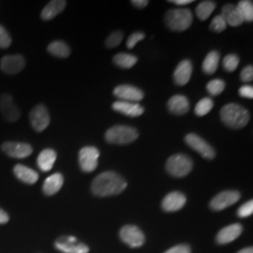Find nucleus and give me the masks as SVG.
<instances>
[{
  "instance_id": "1",
  "label": "nucleus",
  "mask_w": 253,
  "mask_h": 253,
  "mask_svg": "<svg viewBox=\"0 0 253 253\" xmlns=\"http://www.w3.org/2000/svg\"><path fill=\"white\" fill-rule=\"evenodd\" d=\"M126 188V180L120 174L112 171L100 173L91 185L92 192L100 197L118 195Z\"/></svg>"
},
{
  "instance_id": "2",
  "label": "nucleus",
  "mask_w": 253,
  "mask_h": 253,
  "mask_svg": "<svg viewBox=\"0 0 253 253\" xmlns=\"http://www.w3.org/2000/svg\"><path fill=\"white\" fill-rule=\"evenodd\" d=\"M222 122L232 128H242L250 121V113L247 109L236 103H229L220 110Z\"/></svg>"
},
{
  "instance_id": "3",
  "label": "nucleus",
  "mask_w": 253,
  "mask_h": 253,
  "mask_svg": "<svg viewBox=\"0 0 253 253\" xmlns=\"http://www.w3.org/2000/svg\"><path fill=\"white\" fill-rule=\"evenodd\" d=\"M139 133L132 126L117 125L109 128L105 133V139L110 144L127 145L134 142Z\"/></svg>"
},
{
  "instance_id": "4",
  "label": "nucleus",
  "mask_w": 253,
  "mask_h": 253,
  "mask_svg": "<svg viewBox=\"0 0 253 253\" xmlns=\"http://www.w3.org/2000/svg\"><path fill=\"white\" fill-rule=\"evenodd\" d=\"M193 16L188 9H170L166 12L165 22L167 27L173 31H184L190 28Z\"/></svg>"
},
{
  "instance_id": "5",
  "label": "nucleus",
  "mask_w": 253,
  "mask_h": 253,
  "mask_svg": "<svg viewBox=\"0 0 253 253\" xmlns=\"http://www.w3.org/2000/svg\"><path fill=\"white\" fill-rule=\"evenodd\" d=\"M193 167L192 161L187 155L175 154L171 156L166 163V170L174 177L188 175Z\"/></svg>"
},
{
  "instance_id": "6",
  "label": "nucleus",
  "mask_w": 253,
  "mask_h": 253,
  "mask_svg": "<svg viewBox=\"0 0 253 253\" xmlns=\"http://www.w3.org/2000/svg\"><path fill=\"white\" fill-rule=\"evenodd\" d=\"M100 151L95 146H84L79 152V164L82 171L91 172L98 167Z\"/></svg>"
},
{
  "instance_id": "7",
  "label": "nucleus",
  "mask_w": 253,
  "mask_h": 253,
  "mask_svg": "<svg viewBox=\"0 0 253 253\" xmlns=\"http://www.w3.org/2000/svg\"><path fill=\"white\" fill-rule=\"evenodd\" d=\"M185 142L190 148L198 152L203 158L207 160H212L216 156L214 148L206 140L195 133H189L185 137Z\"/></svg>"
},
{
  "instance_id": "8",
  "label": "nucleus",
  "mask_w": 253,
  "mask_h": 253,
  "mask_svg": "<svg viewBox=\"0 0 253 253\" xmlns=\"http://www.w3.org/2000/svg\"><path fill=\"white\" fill-rule=\"evenodd\" d=\"M55 248L63 253H88V247L75 236H60L54 243Z\"/></svg>"
},
{
  "instance_id": "9",
  "label": "nucleus",
  "mask_w": 253,
  "mask_h": 253,
  "mask_svg": "<svg viewBox=\"0 0 253 253\" xmlns=\"http://www.w3.org/2000/svg\"><path fill=\"white\" fill-rule=\"evenodd\" d=\"M241 197L240 192L236 190H225L218 193L210 202V208L216 211H220L235 205Z\"/></svg>"
},
{
  "instance_id": "10",
  "label": "nucleus",
  "mask_w": 253,
  "mask_h": 253,
  "mask_svg": "<svg viewBox=\"0 0 253 253\" xmlns=\"http://www.w3.org/2000/svg\"><path fill=\"white\" fill-rule=\"evenodd\" d=\"M29 119L31 126L38 132L43 131L50 124V115L47 108L42 104H39L32 109L29 114Z\"/></svg>"
},
{
  "instance_id": "11",
  "label": "nucleus",
  "mask_w": 253,
  "mask_h": 253,
  "mask_svg": "<svg viewBox=\"0 0 253 253\" xmlns=\"http://www.w3.org/2000/svg\"><path fill=\"white\" fill-rule=\"evenodd\" d=\"M114 95L122 101L133 103H137V101H141L145 97L143 91L130 84L118 85L114 90Z\"/></svg>"
},
{
  "instance_id": "12",
  "label": "nucleus",
  "mask_w": 253,
  "mask_h": 253,
  "mask_svg": "<svg viewBox=\"0 0 253 253\" xmlns=\"http://www.w3.org/2000/svg\"><path fill=\"white\" fill-rule=\"evenodd\" d=\"M0 111L9 122H15L21 117V111L9 94H3L0 97Z\"/></svg>"
},
{
  "instance_id": "13",
  "label": "nucleus",
  "mask_w": 253,
  "mask_h": 253,
  "mask_svg": "<svg viewBox=\"0 0 253 253\" xmlns=\"http://www.w3.org/2000/svg\"><path fill=\"white\" fill-rule=\"evenodd\" d=\"M120 237L126 245L132 248L141 247L145 243V235L138 227L126 225L120 231Z\"/></svg>"
},
{
  "instance_id": "14",
  "label": "nucleus",
  "mask_w": 253,
  "mask_h": 253,
  "mask_svg": "<svg viewBox=\"0 0 253 253\" xmlns=\"http://www.w3.org/2000/svg\"><path fill=\"white\" fill-rule=\"evenodd\" d=\"M1 149L9 157L15 159H25L33 152L31 145L18 142H6L1 145Z\"/></svg>"
},
{
  "instance_id": "15",
  "label": "nucleus",
  "mask_w": 253,
  "mask_h": 253,
  "mask_svg": "<svg viewBox=\"0 0 253 253\" xmlns=\"http://www.w3.org/2000/svg\"><path fill=\"white\" fill-rule=\"evenodd\" d=\"M26 66V60L21 54H11L5 55L0 61L1 70L7 74H17Z\"/></svg>"
},
{
  "instance_id": "16",
  "label": "nucleus",
  "mask_w": 253,
  "mask_h": 253,
  "mask_svg": "<svg viewBox=\"0 0 253 253\" xmlns=\"http://www.w3.org/2000/svg\"><path fill=\"white\" fill-rule=\"evenodd\" d=\"M112 108L114 111L118 112L126 117H129V118L140 117L145 112V109L143 108L140 104L133 103V102L122 101V100H118L115 103H113Z\"/></svg>"
},
{
  "instance_id": "17",
  "label": "nucleus",
  "mask_w": 253,
  "mask_h": 253,
  "mask_svg": "<svg viewBox=\"0 0 253 253\" xmlns=\"http://www.w3.org/2000/svg\"><path fill=\"white\" fill-rule=\"evenodd\" d=\"M187 202L186 196L179 191H172L166 195L163 201V210L167 212H174L180 210Z\"/></svg>"
},
{
  "instance_id": "18",
  "label": "nucleus",
  "mask_w": 253,
  "mask_h": 253,
  "mask_svg": "<svg viewBox=\"0 0 253 253\" xmlns=\"http://www.w3.org/2000/svg\"><path fill=\"white\" fill-rule=\"evenodd\" d=\"M192 73V64L190 60H183L177 65L174 73H173V80L174 83L183 86L187 84L190 80Z\"/></svg>"
},
{
  "instance_id": "19",
  "label": "nucleus",
  "mask_w": 253,
  "mask_h": 253,
  "mask_svg": "<svg viewBox=\"0 0 253 253\" xmlns=\"http://www.w3.org/2000/svg\"><path fill=\"white\" fill-rule=\"evenodd\" d=\"M242 231H243V228L239 223H235V224L225 227L217 234V243L221 245L231 243L241 235Z\"/></svg>"
},
{
  "instance_id": "20",
  "label": "nucleus",
  "mask_w": 253,
  "mask_h": 253,
  "mask_svg": "<svg viewBox=\"0 0 253 253\" xmlns=\"http://www.w3.org/2000/svg\"><path fill=\"white\" fill-rule=\"evenodd\" d=\"M167 107L172 114L182 116L189 112L190 101L187 97L183 95H175L169 100L167 103Z\"/></svg>"
},
{
  "instance_id": "21",
  "label": "nucleus",
  "mask_w": 253,
  "mask_h": 253,
  "mask_svg": "<svg viewBox=\"0 0 253 253\" xmlns=\"http://www.w3.org/2000/svg\"><path fill=\"white\" fill-rule=\"evenodd\" d=\"M63 184V175L59 172H56L46 178L42 186V190L46 195L52 196L61 190Z\"/></svg>"
},
{
  "instance_id": "22",
  "label": "nucleus",
  "mask_w": 253,
  "mask_h": 253,
  "mask_svg": "<svg viewBox=\"0 0 253 253\" xmlns=\"http://www.w3.org/2000/svg\"><path fill=\"white\" fill-rule=\"evenodd\" d=\"M222 18L225 20L227 25L231 27H238L244 23L236 6L233 4H227L223 8L221 14Z\"/></svg>"
},
{
  "instance_id": "23",
  "label": "nucleus",
  "mask_w": 253,
  "mask_h": 253,
  "mask_svg": "<svg viewBox=\"0 0 253 253\" xmlns=\"http://www.w3.org/2000/svg\"><path fill=\"white\" fill-rule=\"evenodd\" d=\"M13 172L19 180L27 184H35L39 179V173L33 169L23 164H17L13 168Z\"/></svg>"
},
{
  "instance_id": "24",
  "label": "nucleus",
  "mask_w": 253,
  "mask_h": 253,
  "mask_svg": "<svg viewBox=\"0 0 253 253\" xmlns=\"http://www.w3.org/2000/svg\"><path fill=\"white\" fill-rule=\"evenodd\" d=\"M55 161L56 152L51 148H47L42 150L39 155L37 159V164L42 172H49L54 167Z\"/></svg>"
},
{
  "instance_id": "25",
  "label": "nucleus",
  "mask_w": 253,
  "mask_h": 253,
  "mask_svg": "<svg viewBox=\"0 0 253 253\" xmlns=\"http://www.w3.org/2000/svg\"><path fill=\"white\" fill-rule=\"evenodd\" d=\"M67 2L64 0H53L49 2L44 9L42 11V19L44 21H49L54 19L56 15L61 13L66 7Z\"/></svg>"
},
{
  "instance_id": "26",
  "label": "nucleus",
  "mask_w": 253,
  "mask_h": 253,
  "mask_svg": "<svg viewBox=\"0 0 253 253\" xmlns=\"http://www.w3.org/2000/svg\"><path fill=\"white\" fill-rule=\"evenodd\" d=\"M47 50L50 54L61 58H66L71 54L70 46L62 41H54L53 42H51L48 46Z\"/></svg>"
},
{
  "instance_id": "27",
  "label": "nucleus",
  "mask_w": 253,
  "mask_h": 253,
  "mask_svg": "<svg viewBox=\"0 0 253 253\" xmlns=\"http://www.w3.org/2000/svg\"><path fill=\"white\" fill-rule=\"evenodd\" d=\"M219 63V54L217 51H212L207 55L203 62V71L208 74L216 73Z\"/></svg>"
},
{
  "instance_id": "28",
  "label": "nucleus",
  "mask_w": 253,
  "mask_h": 253,
  "mask_svg": "<svg viewBox=\"0 0 253 253\" xmlns=\"http://www.w3.org/2000/svg\"><path fill=\"white\" fill-rule=\"evenodd\" d=\"M113 61L120 68L129 69L137 63L138 58L133 54L121 53V54H116L113 58Z\"/></svg>"
},
{
  "instance_id": "29",
  "label": "nucleus",
  "mask_w": 253,
  "mask_h": 253,
  "mask_svg": "<svg viewBox=\"0 0 253 253\" xmlns=\"http://www.w3.org/2000/svg\"><path fill=\"white\" fill-rule=\"evenodd\" d=\"M216 9L214 1H202L196 8V15L201 21L208 20L212 12Z\"/></svg>"
},
{
  "instance_id": "30",
  "label": "nucleus",
  "mask_w": 253,
  "mask_h": 253,
  "mask_svg": "<svg viewBox=\"0 0 253 253\" xmlns=\"http://www.w3.org/2000/svg\"><path fill=\"white\" fill-rule=\"evenodd\" d=\"M241 17L244 22H253V4L252 1L242 0L239 1L236 5Z\"/></svg>"
},
{
  "instance_id": "31",
  "label": "nucleus",
  "mask_w": 253,
  "mask_h": 253,
  "mask_svg": "<svg viewBox=\"0 0 253 253\" xmlns=\"http://www.w3.org/2000/svg\"><path fill=\"white\" fill-rule=\"evenodd\" d=\"M213 106H214L213 100L209 98H205L200 100L199 102L196 104L194 112L198 117H205L212 110Z\"/></svg>"
},
{
  "instance_id": "32",
  "label": "nucleus",
  "mask_w": 253,
  "mask_h": 253,
  "mask_svg": "<svg viewBox=\"0 0 253 253\" xmlns=\"http://www.w3.org/2000/svg\"><path fill=\"white\" fill-rule=\"evenodd\" d=\"M207 89L210 95L217 96L225 89V82L221 79H214L208 83Z\"/></svg>"
},
{
  "instance_id": "33",
  "label": "nucleus",
  "mask_w": 253,
  "mask_h": 253,
  "mask_svg": "<svg viewBox=\"0 0 253 253\" xmlns=\"http://www.w3.org/2000/svg\"><path fill=\"white\" fill-rule=\"evenodd\" d=\"M239 57L236 54H228L223 59V68L226 72H235L239 65Z\"/></svg>"
},
{
  "instance_id": "34",
  "label": "nucleus",
  "mask_w": 253,
  "mask_h": 253,
  "mask_svg": "<svg viewBox=\"0 0 253 253\" xmlns=\"http://www.w3.org/2000/svg\"><path fill=\"white\" fill-rule=\"evenodd\" d=\"M226 22L224 19L222 18L221 15H217L216 17H214L210 24V29L216 33L222 32L223 30L226 29Z\"/></svg>"
},
{
  "instance_id": "35",
  "label": "nucleus",
  "mask_w": 253,
  "mask_h": 253,
  "mask_svg": "<svg viewBox=\"0 0 253 253\" xmlns=\"http://www.w3.org/2000/svg\"><path fill=\"white\" fill-rule=\"evenodd\" d=\"M122 40H123V33L120 31H116V32H113L108 37L105 44L108 48H115L121 43Z\"/></svg>"
},
{
  "instance_id": "36",
  "label": "nucleus",
  "mask_w": 253,
  "mask_h": 253,
  "mask_svg": "<svg viewBox=\"0 0 253 253\" xmlns=\"http://www.w3.org/2000/svg\"><path fill=\"white\" fill-rule=\"evenodd\" d=\"M253 201L251 200L247 203H245L243 206H241L237 210L238 217H247L253 215Z\"/></svg>"
},
{
  "instance_id": "37",
  "label": "nucleus",
  "mask_w": 253,
  "mask_h": 253,
  "mask_svg": "<svg viewBox=\"0 0 253 253\" xmlns=\"http://www.w3.org/2000/svg\"><path fill=\"white\" fill-rule=\"evenodd\" d=\"M11 44V38L5 27L0 26V48L6 49Z\"/></svg>"
},
{
  "instance_id": "38",
  "label": "nucleus",
  "mask_w": 253,
  "mask_h": 253,
  "mask_svg": "<svg viewBox=\"0 0 253 253\" xmlns=\"http://www.w3.org/2000/svg\"><path fill=\"white\" fill-rule=\"evenodd\" d=\"M144 39H145V34L143 32H134L128 37L126 41V47L128 49H132L139 42H141Z\"/></svg>"
},
{
  "instance_id": "39",
  "label": "nucleus",
  "mask_w": 253,
  "mask_h": 253,
  "mask_svg": "<svg viewBox=\"0 0 253 253\" xmlns=\"http://www.w3.org/2000/svg\"><path fill=\"white\" fill-rule=\"evenodd\" d=\"M240 79L245 83H249L253 80V66H247L242 70L240 73Z\"/></svg>"
},
{
  "instance_id": "40",
  "label": "nucleus",
  "mask_w": 253,
  "mask_h": 253,
  "mask_svg": "<svg viewBox=\"0 0 253 253\" xmlns=\"http://www.w3.org/2000/svg\"><path fill=\"white\" fill-rule=\"evenodd\" d=\"M239 95L243 98L253 99V87L252 85H243L239 88Z\"/></svg>"
},
{
  "instance_id": "41",
  "label": "nucleus",
  "mask_w": 253,
  "mask_h": 253,
  "mask_svg": "<svg viewBox=\"0 0 253 253\" xmlns=\"http://www.w3.org/2000/svg\"><path fill=\"white\" fill-rule=\"evenodd\" d=\"M164 253H190V249L187 245H177Z\"/></svg>"
},
{
  "instance_id": "42",
  "label": "nucleus",
  "mask_w": 253,
  "mask_h": 253,
  "mask_svg": "<svg viewBox=\"0 0 253 253\" xmlns=\"http://www.w3.org/2000/svg\"><path fill=\"white\" fill-rule=\"evenodd\" d=\"M148 3H149V2H148L147 0H132V1H131V4H132L133 6H135L137 8H140V9H144V8H145Z\"/></svg>"
},
{
  "instance_id": "43",
  "label": "nucleus",
  "mask_w": 253,
  "mask_h": 253,
  "mask_svg": "<svg viewBox=\"0 0 253 253\" xmlns=\"http://www.w3.org/2000/svg\"><path fill=\"white\" fill-rule=\"evenodd\" d=\"M9 220V215L6 211L0 208V224H6Z\"/></svg>"
},
{
  "instance_id": "44",
  "label": "nucleus",
  "mask_w": 253,
  "mask_h": 253,
  "mask_svg": "<svg viewBox=\"0 0 253 253\" xmlns=\"http://www.w3.org/2000/svg\"><path fill=\"white\" fill-rule=\"evenodd\" d=\"M169 2L173 3L175 5H178V6H185V5H188L193 2V0H170Z\"/></svg>"
},
{
  "instance_id": "45",
  "label": "nucleus",
  "mask_w": 253,
  "mask_h": 253,
  "mask_svg": "<svg viewBox=\"0 0 253 253\" xmlns=\"http://www.w3.org/2000/svg\"><path fill=\"white\" fill-rule=\"evenodd\" d=\"M237 253H253V248H246L244 250H242V251H240Z\"/></svg>"
}]
</instances>
